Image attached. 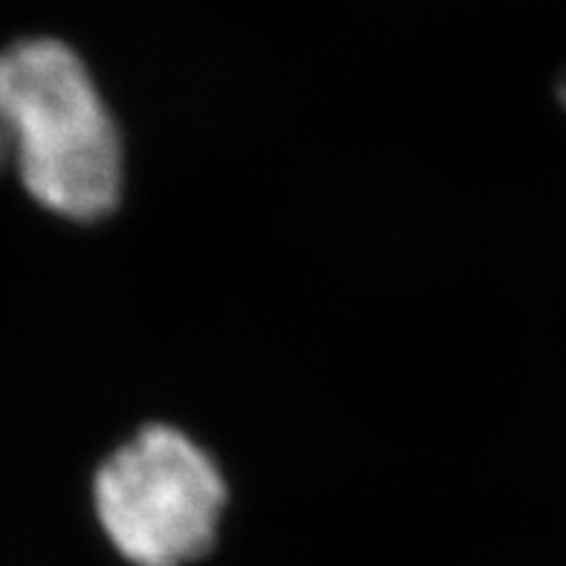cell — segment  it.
<instances>
[{
  "label": "cell",
  "instance_id": "cell-1",
  "mask_svg": "<svg viewBox=\"0 0 566 566\" xmlns=\"http://www.w3.org/2000/svg\"><path fill=\"white\" fill-rule=\"evenodd\" d=\"M0 98L27 195L75 223L113 214L125 186L122 134L78 53L55 38L0 50Z\"/></svg>",
  "mask_w": 566,
  "mask_h": 566
},
{
  "label": "cell",
  "instance_id": "cell-4",
  "mask_svg": "<svg viewBox=\"0 0 566 566\" xmlns=\"http://www.w3.org/2000/svg\"><path fill=\"white\" fill-rule=\"evenodd\" d=\"M558 98H560V105L566 107V75L558 82Z\"/></svg>",
  "mask_w": 566,
  "mask_h": 566
},
{
  "label": "cell",
  "instance_id": "cell-3",
  "mask_svg": "<svg viewBox=\"0 0 566 566\" xmlns=\"http://www.w3.org/2000/svg\"><path fill=\"white\" fill-rule=\"evenodd\" d=\"M12 163H15V134H12V125H9L7 105L0 98V171H7Z\"/></svg>",
  "mask_w": 566,
  "mask_h": 566
},
{
  "label": "cell",
  "instance_id": "cell-2",
  "mask_svg": "<svg viewBox=\"0 0 566 566\" xmlns=\"http://www.w3.org/2000/svg\"><path fill=\"white\" fill-rule=\"evenodd\" d=\"M229 489L214 457L174 424H148L93 480L98 526L127 564L186 566L214 546Z\"/></svg>",
  "mask_w": 566,
  "mask_h": 566
}]
</instances>
